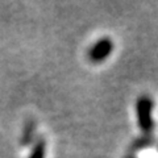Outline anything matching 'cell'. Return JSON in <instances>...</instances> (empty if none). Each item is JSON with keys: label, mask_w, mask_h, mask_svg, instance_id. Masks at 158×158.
<instances>
[{"label": "cell", "mask_w": 158, "mask_h": 158, "mask_svg": "<svg viewBox=\"0 0 158 158\" xmlns=\"http://www.w3.org/2000/svg\"><path fill=\"white\" fill-rule=\"evenodd\" d=\"M34 131H36V127H34L33 123H29V124L24 128V132H23V137H21V142L23 145H28L31 144L32 140H33V136H34Z\"/></svg>", "instance_id": "obj_4"}, {"label": "cell", "mask_w": 158, "mask_h": 158, "mask_svg": "<svg viewBox=\"0 0 158 158\" xmlns=\"http://www.w3.org/2000/svg\"><path fill=\"white\" fill-rule=\"evenodd\" d=\"M136 111L138 125L141 131L145 133H150L154 128L153 121V102L148 96H141L136 103Z\"/></svg>", "instance_id": "obj_1"}, {"label": "cell", "mask_w": 158, "mask_h": 158, "mask_svg": "<svg viewBox=\"0 0 158 158\" xmlns=\"http://www.w3.org/2000/svg\"><path fill=\"white\" fill-rule=\"evenodd\" d=\"M112 50H113L112 40L108 38V37L100 38L99 41H96L94 44L91 46V49L88 50V58H90V61L94 63L103 62L104 59H107L111 56Z\"/></svg>", "instance_id": "obj_2"}, {"label": "cell", "mask_w": 158, "mask_h": 158, "mask_svg": "<svg viewBox=\"0 0 158 158\" xmlns=\"http://www.w3.org/2000/svg\"><path fill=\"white\" fill-rule=\"evenodd\" d=\"M153 142V137H144L141 138V140H137L135 144H133V150H140V149H144V148H146L148 145H150Z\"/></svg>", "instance_id": "obj_5"}, {"label": "cell", "mask_w": 158, "mask_h": 158, "mask_svg": "<svg viewBox=\"0 0 158 158\" xmlns=\"http://www.w3.org/2000/svg\"><path fill=\"white\" fill-rule=\"evenodd\" d=\"M46 154V144L44 138H40V140L34 144L33 149L29 154V158H45Z\"/></svg>", "instance_id": "obj_3"}]
</instances>
